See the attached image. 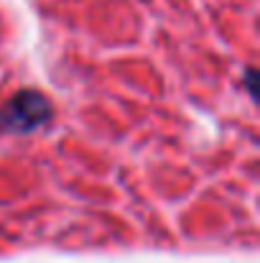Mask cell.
Returning a JSON list of instances; mask_svg holds the SVG:
<instances>
[{
	"instance_id": "6da1fadb",
	"label": "cell",
	"mask_w": 260,
	"mask_h": 263,
	"mask_svg": "<svg viewBox=\"0 0 260 263\" xmlns=\"http://www.w3.org/2000/svg\"><path fill=\"white\" fill-rule=\"evenodd\" d=\"M49 115V105L41 95L23 92L18 95L3 112V123L13 130H31Z\"/></svg>"
}]
</instances>
